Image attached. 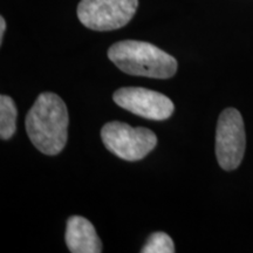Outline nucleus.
Returning <instances> with one entry per match:
<instances>
[{
    "label": "nucleus",
    "instance_id": "f257e3e1",
    "mask_svg": "<svg viewBox=\"0 0 253 253\" xmlns=\"http://www.w3.org/2000/svg\"><path fill=\"white\" fill-rule=\"evenodd\" d=\"M26 131L34 147L55 156L67 143L69 116L66 103L50 91L40 94L26 115Z\"/></svg>",
    "mask_w": 253,
    "mask_h": 253
},
{
    "label": "nucleus",
    "instance_id": "f03ea898",
    "mask_svg": "<svg viewBox=\"0 0 253 253\" xmlns=\"http://www.w3.org/2000/svg\"><path fill=\"white\" fill-rule=\"evenodd\" d=\"M108 58L123 73L135 77L170 79L177 72L173 56L144 41H119L110 46Z\"/></svg>",
    "mask_w": 253,
    "mask_h": 253
},
{
    "label": "nucleus",
    "instance_id": "7ed1b4c3",
    "mask_svg": "<svg viewBox=\"0 0 253 253\" xmlns=\"http://www.w3.org/2000/svg\"><path fill=\"white\" fill-rule=\"evenodd\" d=\"M101 138L110 153L128 162L144 158L157 144L156 135L150 129L134 128L119 121L106 123L101 129Z\"/></svg>",
    "mask_w": 253,
    "mask_h": 253
},
{
    "label": "nucleus",
    "instance_id": "20e7f679",
    "mask_svg": "<svg viewBox=\"0 0 253 253\" xmlns=\"http://www.w3.org/2000/svg\"><path fill=\"white\" fill-rule=\"evenodd\" d=\"M137 6L138 0H81L78 18L93 31H114L131 20Z\"/></svg>",
    "mask_w": 253,
    "mask_h": 253
},
{
    "label": "nucleus",
    "instance_id": "39448f33",
    "mask_svg": "<svg viewBox=\"0 0 253 253\" xmlns=\"http://www.w3.org/2000/svg\"><path fill=\"white\" fill-rule=\"evenodd\" d=\"M246 136L242 114L235 108H226L218 119L216 131V156L220 168L235 170L245 154Z\"/></svg>",
    "mask_w": 253,
    "mask_h": 253
},
{
    "label": "nucleus",
    "instance_id": "423d86ee",
    "mask_svg": "<svg viewBox=\"0 0 253 253\" xmlns=\"http://www.w3.org/2000/svg\"><path fill=\"white\" fill-rule=\"evenodd\" d=\"M114 102L147 120L163 121L173 114L175 106L166 95L141 87H123L114 93Z\"/></svg>",
    "mask_w": 253,
    "mask_h": 253
},
{
    "label": "nucleus",
    "instance_id": "0eeeda50",
    "mask_svg": "<svg viewBox=\"0 0 253 253\" xmlns=\"http://www.w3.org/2000/svg\"><path fill=\"white\" fill-rule=\"evenodd\" d=\"M66 244L72 253H101L102 244L93 224L84 217L72 216L66 227Z\"/></svg>",
    "mask_w": 253,
    "mask_h": 253
},
{
    "label": "nucleus",
    "instance_id": "6e6552de",
    "mask_svg": "<svg viewBox=\"0 0 253 253\" xmlns=\"http://www.w3.org/2000/svg\"><path fill=\"white\" fill-rule=\"evenodd\" d=\"M17 107L14 101L7 95L0 96V137L9 140L15 132L17 121Z\"/></svg>",
    "mask_w": 253,
    "mask_h": 253
},
{
    "label": "nucleus",
    "instance_id": "1a4fd4ad",
    "mask_svg": "<svg viewBox=\"0 0 253 253\" xmlns=\"http://www.w3.org/2000/svg\"><path fill=\"white\" fill-rule=\"evenodd\" d=\"M142 253H173L175 244L166 232H154L141 250Z\"/></svg>",
    "mask_w": 253,
    "mask_h": 253
},
{
    "label": "nucleus",
    "instance_id": "9d476101",
    "mask_svg": "<svg viewBox=\"0 0 253 253\" xmlns=\"http://www.w3.org/2000/svg\"><path fill=\"white\" fill-rule=\"evenodd\" d=\"M6 30V21L2 17H0V43L2 42V39H4V34Z\"/></svg>",
    "mask_w": 253,
    "mask_h": 253
}]
</instances>
